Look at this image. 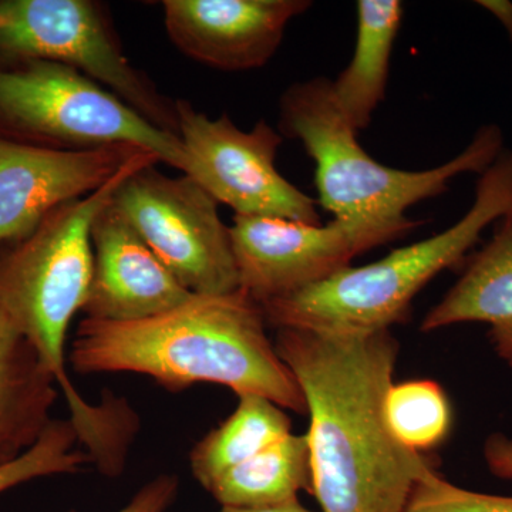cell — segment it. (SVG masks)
Listing matches in <instances>:
<instances>
[{"label":"cell","mask_w":512,"mask_h":512,"mask_svg":"<svg viewBox=\"0 0 512 512\" xmlns=\"http://www.w3.org/2000/svg\"><path fill=\"white\" fill-rule=\"evenodd\" d=\"M177 491V477L164 474L144 485L119 512H164L173 503Z\"/></svg>","instance_id":"obj_22"},{"label":"cell","mask_w":512,"mask_h":512,"mask_svg":"<svg viewBox=\"0 0 512 512\" xmlns=\"http://www.w3.org/2000/svg\"><path fill=\"white\" fill-rule=\"evenodd\" d=\"M175 110L178 137L190 158L187 175L218 204L245 217L322 224L318 202L276 168L284 137L265 120L241 130L228 114L211 119L187 100H175Z\"/></svg>","instance_id":"obj_9"},{"label":"cell","mask_w":512,"mask_h":512,"mask_svg":"<svg viewBox=\"0 0 512 512\" xmlns=\"http://www.w3.org/2000/svg\"><path fill=\"white\" fill-rule=\"evenodd\" d=\"M160 160L140 151L109 183L49 212L28 237L0 248V311L32 343L69 402L72 423L94 412L66 372L67 330L83 311L93 276L92 225L121 183Z\"/></svg>","instance_id":"obj_5"},{"label":"cell","mask_w":512,"mask_h":512,"mask_svg":"<svg viewBox=\"0 0 512 512\" xmlns=\"http://www.w3.org/2000/svg\"><path fill=\"white\" fill-rule=\"evenodd\" d=\"M164 26L171 43L195 62L248 72L265 66L293 19L309 0H164Z\"/></svg>","instance_id":"obj_12"},{"label":"cell","mask_w":512,"mask_h":512,"mask_svg":"<svg viewBox=\"0 0 512 512\" xmlns=\"http://www.w3.org/2000/svg\"><path fill=\"white\" fill-rule=\"evenodd\" d=\"M80 443L76 427L69 419L52 420L35 446L0 466V494L36 478L77 474L92 463L87 451L76 448Z\"/></svg>","instance_id":"obj_20"},{"label":"cell","mask_w":512,"mask_h":512,"mask_svg":"<svg viewBox=\"0 0 512 512\" xmlns=\"http://www.w3.org/2000/svg\"><path fill=\"white\" fill-rule=\"evenodd\" d=\"M483 456L493 476L512 480V437L504 433H493L487 437Z\"/></svg>","instance_id":"obj_23"},{"label":"cell","mask_w":512,"mask_h":512,"mask_svg":"<svg viewBox=\"0 0 512 512\" xmlns=\"http://www.w3.org/2000/svg\"><path fill=\"white\" fill-rule=\"evenodd\" d=\"M0 128L56 150L130 146L190 173L180 137L161 130L89 77L63 64H0Z\"/></svg>","instance_id":"obj_6"},{"label":"cell","mask_w":512,"mask_h":512,"mask_svg":"<svg viewBox=\"0 0 512 512\" xmlns=\"http://www.w3.org/2000/svg\"><path fill=\"white\" fill-rule=\"evenodd\" d=\"M56 384L32 343L0 311V466L35 446L49 426Z\"/></svg>","instance_id":"obj_15"},{"label":"cell","mask_w":512,"mask_h":512,"mask_svg":"<svg viewBox=\"0 0 512 512\" xmlns=\"http://www.w3.org/2000/svg\"><path fill=\"white\" fill-rule=\"evenodd\" d=\"M279 133L301 141L315 161L318 207L363 235L373 248L406 237L423 222L406 211L439 197L458 175L483 174L504 151V133L495 124L477 131L458 156L439 167L406 171L366 153L357 131L339 109L326 77L289 86L279 103Z\"/></svg>","instance_id":"obj_3"},{"label":"cell","mask_w":512,"mask_h":512,"mask_svg":"<svg viewBox=\"0 0 512 512\" xmlns=\"http://www.w3.org/2000/svg\"><path fill=\"white\" fill-rule=\"evenodd\" d=\"M477 5L491 13L503 25L512 42V2H508V0H480Z\"/></svg>","instance_id":"obj_24"},{"label":"cell","mask_w":512,"mask_h":512,"mask_svg":"<svg viewBox=\"0 0 512 512\" xmlns=\"http://www.w3.org/2000/svg\"><path fill=\"white\" fill-rule=\"evenodd\" d=\"M72 67L154 126L178 136L175 101L131 64L109 16L92 0H0V62Z\"/></svg>","instance_id":"obj_7"},{"label":"cell","mask_w":512,"mask_h":512,"mask_svg":"<svg viewBox=\"0 0 512 512\" xmlns=\"http://www.w3.org/2000/svg\"><path fill=\"white\" fill-rule=\"evenodd\" d=\"M274 343L305 399L312 494L322 511L404 512L416 485L437 470L387 424L400 353L392 330L278 329Z\"/></svg>","instance_id":"obj_1"},{"label":"cell","mask_w":512,"mask_h":512,"mask_svg":"<svg viewBox=\"0 0 512 512\" xmlns=\"http://www.w3.org/2000/svg\"><path fill=\"white\" fill-rule=\"evenodd\" d=\"M485 323L494 352L512 367V222L500 221L493 238L468 261L457 284L421 322V332L460 323Z\"/></svg>","instance_id":"obj_14"},{"label":"cell","mask_w":512,"mask_h":512,"mask_svg":"<svg viewBox=\"0 0 512 512\" xmlns=\"http://www.w3.org/2000/svg\"><path fill=\"white\" fill-rule=\"evenodd\" d=\"M111 204L191 293L239 289L231 229L218 202L188 175L168 177L147 165L121 183Z\"/></svg>","instance_id":"obj_8"},{"label":"cell","mask_w":512,"mask_h":512,"mask_svg":"<svg viewBox=\"0 0 512 512\" xmlns=\"http://www.w3.org/2000/svg\"><path fill=\"white\" fill-rule=\"evenodd\" d=\"M384 409L393 436L416 453L441 446L453 429V407L446 390L436 380L393 383Z\"/></svg>","instance_id":"obj_19"},{"label":"cell","mask_w":512,"mask_h":512,"mask_svg":"<svg viewBox=\"0 0 512 512\" xmlns=\"http://www.w3.org/2000/svg\"><path fill=\"white\" fill-rule=\"evenodd\" d=\"M352 60L332 82L333 97L357 133L372 123L386 97L394 42L404 8L397 0H359Z\"/></svg>","instance_id":"obj_16"},{"label":"cell","mask_w":512,"mask_h":512,"mask_svg":"<svg viewBox=\"0 0 512 512\" xmlns=\"http://www.w3.org/2000/svg\"><path fill=\"white\" fill-rule=\"evenodd\" d=\"M140 151L56 150L0 136V248L28 237L60 205L99 190Z\"/></svg>","instance_id":"obj_11"},{"label":"cell","mask_w":512,"mask_h":512,"mask_svg":"<svg viewBox=\"0 0 512 512\" xmlns=\"http://www.w3.org/2000/svg\"><path fill=\"white\" fill-rule=\"evenodd\" d=\"M291 433V420L278 404L255 394L239 396L234 413L192 448V476L208 490L225 471Z\"/></svg>","instance_id":"obj_18"},{"label":"cell","mask_w":512,"mask_h":512,"mask_svg":"<svg viewBox=\"0 0 512 512\" xmlns=\"http://www.w3.org/2000/svg\"><path fill=\"white\" fill-rule=\"evenodd\" d=\"M505 218H507L508 221L512 222V207H511V210L508 211V214L505 215Z\"/></svg>","instance_id":"obj_26"},{"label":"cell","mask_w":512,"mask_h":512,"mask_svg":"<svg viewBox=\"0 0 512 512\" xmlns=\"http://www.w3.org/2000/svg\"><path fill=\"white\" fill-rule=\"evenodd\" d=\"M220 512H315L302 505L299 498L286 501V503L271 505V507L254 508V510H235V508H221ZM323 512V511H322Z\"/></svg>","instance_id":"obj_25"},{"label":"cell","mask_w":512,"mask_h":512,"mask_svg":"<svg viewBox=\"0 0 512 512\" xmlns=\"http://www.w3.org/2000/svg\"><path fill=\"white\" fill-rule=\"evenodd\" d=\"M208 493L222 508L254 510L312 494V464L306 434H288L271 447L221 474Z\"/></svg>","instance_id":"obj_17"},{"label":"cell","mask_w":512,"mask_h":512,"mask_svg":"<svg viewBox=\"0 0 512 512\" xmlns=\"http://www.w3.org/2000/svg\"><path fill=\"white\" fill-rule=\"evenodd\" d=\"M512 207V151L483 174L470 210L433 237L397 248L363 266H346L325 281L262 303L266 323L278 329L357 333L390 330L409 316L414 298L437 275L460 264L481 234Z\"/></svg>","instance_id":"obj_4"},{"label":"cell","mask_w":512,"mask_h":512,"mask_svg":"<svg viewBox=\"0 0 512 512\" xmlns=\"http://www.w3.org/2000/svg\"><path fill=\"white\" fill-rule=\"evenodd\" d=\"M92 245V284L82 311L86 319L137 322L171 311L194 295L111 201L94 218Z\"/></svg>","instance_id":"obj_13"},{"label":"cell","mask_w":512,"mask_h":512,"mask_svg":"<svg viewBox=\"0 0 512 512\" xmlns=\"http://www.w3.org/2000/svg\"><path fill=\"white\" fill-rule=\"evenodd\" d=\"M229 229L239 289L259 305L325 281L373 249L360 232L336 220L305 224L235 215Z\"/></svg>","instance_id":"obj_10"},{"label":"cell","mask_w":512,"mask_h":512,"mask_svg":"<svg viewBox=\"0 0 512 512\" xmlns=\"http://www.w3.org/2000/svg\"><path fill=\"white\" fill-rule=\"evenodd\" d=\"M264 311L242 289L192 295L187 302L137 322L84 318L70 349L73 369L138 373L168 390L221 384L306 414L301 387L266 332Z\"/></svg>","instance_id":"obj_2"},{"label":"cell","mask_w":512,"mask_h":512,"mask_svg":"<svg viewBox=\"0 0 512 512\" xmlns=\"http://www.w3.org/2000/svg\"><path fill=\"white\" fill-rule=\"evenodd\" d=\"M404 512H512V495L467 490L434 471L416 485Z\"/></svg>","instance_id":"obj_21"}]
</instances>
